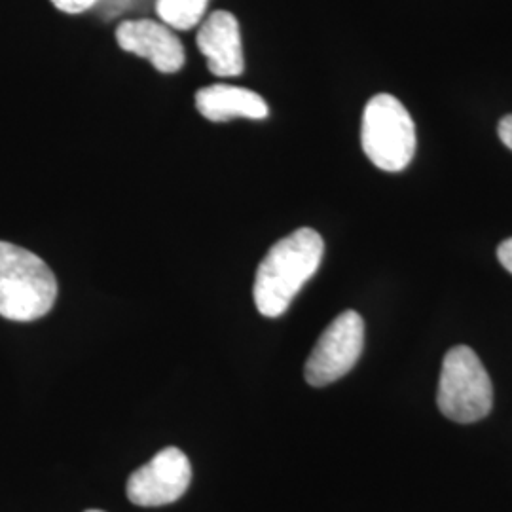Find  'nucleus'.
<instances>
[{"instance_id": "1", "label": "nucleus", "mask_w": 512, "mask_h": 512, "mask_svg": "<svg viewBox=\"0 0 512 512\" xmlns=\"http://www.w3.org/2000/svg\"><path fill=\"white\" fill-rule=\"evenodd\" d=\"M323 253L325 241L311 228H298L279 239L256 270V310L270 319L289 310L294 296L319 270Z\"/></svg>"}, {"instance_id": "2", "label": "nucleus", "mask_w": 512, "mask_h": 512, "mask_svg": "<svg viewBox=\"0 0 512 512\" xmlns=\"http://www.w3.org/2000/svg\"><path fill=\"white\" fill-rule=\"evenodd\" d=\"M57 300V279L40 256L0 241V315L10 321H37Z\"/></svg>"}, {"instance_id": "3", "label": "nucleus", "mask_w": 512, "mask_h": 512, "mask_svg": "<svg viewBox=\"0 0 512 512\" xmlns=\"http://www.w3.org/2000/svg\"><path fill=\"white\" fill-rule=\"evenodd\" d=\"M366 158L382 171L399 173L416 154V126L403 103L389 93H378L366 103L361 126Z\"/></svg>"}, {"instance_id": "4", "label": "nucleus", "mask_w": 512, "mask_h": 512, "mask_svg": "<svg viewBox=\"0 0 512 512\" xmlns=\"http://www.w3.org/2000/svg\"><path fill=\"white\" fill-rule=\"evenodd\" d=\"M437 404L448 420L475 423L494 406V385L475 351L467 346L450 349L442 361Z\"/></svg>"}, {"instance_id": "5", "label": "nucleus", "mask_w": 512, "mask_h": 512, "mask_svg": "<svg viewBox=\"0 0 512 512\" xmlns=\"http://www.w3.org/2000/svg\"><path fill=\"white\" fill-rule=\"evenodd\" d=\"M365 348V321L357 311L340 313L311 349L304 366L306 382L313 387L334 384L357 365Z\"/></svg>"}, {"instance_id": "6", "label": "nucleus", "mask_w": 512, "mask_h": 512, "mask_svg": "<svg viewBox=\"0 0 512 512\" xmlns=\"http://www.w3.org/2000/svg\"><path fill=\"white\" fill-rule=\"evenodd\" d=\"M192 482V465L183 450L169 446L133 471L126 494L137 507H164L179 501Z\"/></svg>"}, {"instance_id": "7", "label": "nucleus", "mask_w": 512, "mask_h": 512, "mask_svg": "<svg viewBox=\"0 0 512 512\" xmlns=\"http://www.w3.org/2000/svg\"><path fill=\"white\" fill-rule=\"evenodd\" d=\"M116 40L122 50L145 57L160 73H177L183 69V44L162 21L147 18L122 21L116 29Z\"/></svg>"}, {"instance_id": "8", "label": "nucleus", "mask_w": 512, "mask_h": 512, "mask_svg": "<svg viewBox=\"0 0 512 512\" xmlns=\"http://www.w3.org/2000/svg\"><path fill=\"white\" fill-rule=\"evenodd\" d=\"M198 48L207 59L209 71L220 78L239 76L245 69L238 19L230 12H213L203 19Z\"/></svg>"}, {"instance_id": "9", "label": "nucleus", "mask_w": 512, "mask_h": 512, "mask_svg": "<svg viewBox=\"0 0 512 512\" xmlns=\"http://www.w3.org/2000/svg\"><path fill=\"white\" fill-rule=\"evenodd\" d=\"M196 109L209 122H228L234 118L264 120L268 118V103L247 88L213 84L196 93Z\"/></svg>"}, {"instance_id": "10", "label": "nucleus", "mask_w": 512, "mask_h": 512, "mask_svg": "<svg viewBox=\"0 0 512 512\" xmlns=\"http://www.w3.org/2000/svg\"><path fill=\"white\" fill-rule=\"evenodd\" d=\"M211 0H156L160 21L169 29L188 31L203 23Z\"/></svg>"}, {"instance_id": "11", "label": "nucleus", "mask_w": 512, "mask_h": 512, "mask_svg": "<svg viewBox=\"0 0 512 512\" xmlns=\"http://www.w3.org/2000/svg\"><path fill=\"white\" fill-rule=\"evenodd\" d=\"M101 0H52L57 10L65 12V14H82L92 10L93 6H97Z\"/></svg>"}, {"instance_id": "12", "label": "nucleus", "mask_w": 512, "mask_h": 512, "mask_svg": "<svg viewBox=\"0 0 512 512\" xmlns=\"http://www.w3.org/2000/svg\"><path fill=\"white\" fill-rule=\"evenodd\" d=\"M497 258L501 262V266L512 274V238L505 239L499 247H497Z\"/></svg>"}, {"instance_id": "13", "label": "nucleus", "mask_w": 512, "mask_h": 512, "mask_svg": "<svg viewBox=\"0 0 512 512\" xmlns=\"http://www.w3.org/2000/svg\"><path fill=\"white\" fill-rule=\"evenodd\" d=\"M497 133H499V139L503 141V145L512 150V114L501 118V122L497 126Z\"/></svg>"}, {"instance_id": "14", "label": "nucleus", "mask_w": 512, "mask_h": 512, "mask_svg": "<svg viewBox=\"0 0 512 512\" xmlns=\"http://www.w3.org/2000/svg\"><path fill=\"white\" fill-rule=\"evenodd\" d=\"M86 512H103V511H95V509H92V511H86Z\"/></svg>"}]
</instances>
